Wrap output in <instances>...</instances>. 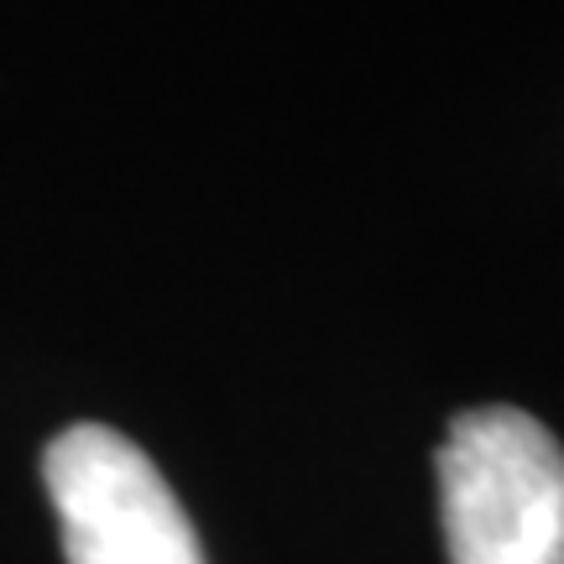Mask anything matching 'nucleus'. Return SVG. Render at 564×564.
I'll use <instances>...</instances> for the list:
<instances>
[{
    "instance_id": "f257e3e1",
    "label": "nucleus",
    "mask_w": 564,
    "mask_h": 564,
    "mask_svg": "<svg viewBox=\"0 0 564 564\" xmlns=\"http://www.w3.org/2000/svg\"><path fill=\"white\" fill-rule=\"evenodd\" d=\"M434 465L449 564H564V444L533 413L465 408Z\"/></svg>"
},
{
    "instance_id": "f03ea898",
    "label": "nucleus",
    "mask_w": 564,
    "mask_h": 564,
    "mask_svg": "<svg viewBox=\"0 0 564 564\" xmlns=\"http://www.w3.org/2000/svg\"><path fill=\"white\" fill-rule=\"evenodd\" d=\"M68 564H204L199 533L147 449L105 423H74L42 455Z\"/></svg>"
}]
</instances>
